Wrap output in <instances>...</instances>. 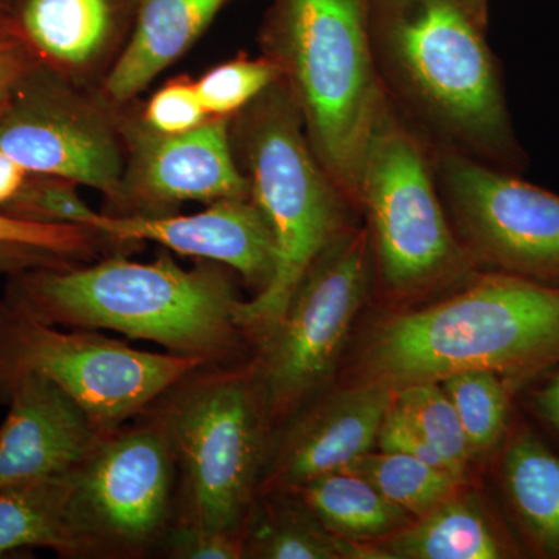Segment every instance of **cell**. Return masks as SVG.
Segmentation results:
<instances>
[{
	"label": "cell",
	"mask_w": 559,
	"mask_h": 559,
	"mask_svg": "<svg viewBox=\"0 0 559 559\" xmlns=\"http://www.w3.org/2000/svg\"><path fill=\"white\" fill-rule=\"evenodd\" d=\"M369 28L382 86L429 143L525 171L487 28L460 0H369Z\"/></svg>",
	"instance_id": "1"
},
{
	"label": "cell",
	"mask_w": 559,
	"mask_h": 559,
	"mask_svg": "<svg viewBox=\"0 0 559 559\" xmlns=\"http://www.w3.org/2000/svg\"><path fill=\"white\" fill-rule=\"evenodd\" d=\"M3 296L53 325L117 331L207 367L226 358L245 331L242 300L223 264L200 260L183 270L168 253L151 263L117 255L17 272Z\"/></svg>",
	"instance_id": "2"
},
{
	"label": "cell",
	"mask_w": 559,
	"mask_h": 559,
	"mask_svg": "<svg viewBox=\"0 0 559 559\" xmlns=\"http://www.w3.org/2000/svg\"><path fill=\"white\" fill-rule=\"evenodd\" d=\"M559 362V286L496 272L388 320L364 352L366 384L396 392L468 370L525 381Z\"/></svg>",
	"instance_id": "3"
},
{
	"label": "cell",
	"mask_w": 559,
	"mask_h": 559,
	"mask_svg": "<svg viewBox=\"0 0 559 559\" xmlns=\"http://www.w3.org/2000/svg\"><path fill=\"white\" fill-rule=\"evenodd\" d=\"M299 110L312 153L356 207L360 168L388 100L369 28V0H271L259 31Z\"/></svg>",
	"instance_id": "4"
},
{
	"label": "cell",
	"mask_w": 559,
	"mask_h": 559,
	"mask_svg": "<svg viewBox=\"0 0 559 559\" xmlns=\"http://www.w3.org/2000/svg\"><path fill=\"white\" fill-rule=\"evenodd\" d=\"M230 138L275 241L270 285L240 310L242 329L261 340L277 325L311 261L348 226L353 205L312 153L282 81L231 117Z\"/></svg>",
	"instance_id": "5"
},
{
	"label": "cell",
	"mask_w": 559,
	"mask_h": 559,
	"mask_svg": "<svg viewBox=\"0 0 559 559\" xmlns=\"http://www.w3.org/2000/svg\"><path fill=\"white\" fill-rule=\"evenodd\" d=\"M385 285L415 293L463 274L471 253L444 212L428 139L385 100L374 121L358 200Z\"/></svg>",
	"instance_id": "6"
},
{
	"label": "cell",
	"mask_w": 559,
	"mask_h": 559,
	"mask_svg": "<svg viewBox=\"0 0 559 559\" xmlns=\"http://www.w3.org/2000/svg\"><path fill=\"white\" fill-rule=\"evenodd\" d=\"M164 425L178 468V524L238 533L261 463L259 395L248 377L197 370L164 396Z\"/></svg>",
	"instance_id": "7"
},
{
	"label": "cell",
	"mask_w": 559,
	"mask_h": 559,
	"mask_svg": "<svg viewBox=\"0 0 559 559\" xmlns=\"http://www.w3.org/2000/svg\"><path fill=\"white\" fill-rule=\"evenodd\" d=\"M205 366L176 353L142 352L123 342L36 318L0 299V404L20 378L38 374L57 384L106 433L146 414L173 388Z\"/></svg>",
	"instance_id": "8"
},
{
	"label": "cell",
	"mask_w": 559,
	"mask_h": 559,
	"mask_svg": "<svg viewBox=\"0 0 559 559\" xmlns=\"http://www.w3.org/2000/svg\"><path fill=\"white\" fill-rule=\"evenodd\" d=\"M69 476L84 557H139L167 535L178 468L156 415L103 433Z\"/></svg>",
	"instance_id": "9"
},
{
	"label": "cell",
	"mask_w": 559,
	"mask_h": 559,
	"mask_svg": "<svg viewBox=\"0 0 559 559\" xmlns=\"http://www.w3.org/2000/svg\"><path fill=\"white\" fill-rule=\"evenodd\" d=\"M369 229L345 226L311 261L277 325L261 337L264 409L286 414L325 381L369 285Z\"/></svg>",
	"instance_id": "10"
},
{
	"label": "cell",
	"mask_w": 559,
	"mask_h": 559,
	"mask_svg": "<svg viewBox=\"0 0 559 559\" xmlns=\"http://www.w3.org/2000/svg\"><path fill=\"white\" fill-rule=\"evenodd\" d=\"M123 108L100 87L73 83L38 62L0 117V150L27 171L100 191L112 209L124 170Z\"/></svg>",
	"instance_id": "11"
},
{
	"label": "cell",
	"mask_w": 559,
	"mask_h": 559,
	"mask_svg": "<svg viewBox=\"0 0 559 559\" xmlns=\"http://www.w3.org/2000/svg\"><path fill=\"white\" fill-rule=\"evenodd\" d=\"M444 205L465 248L499 272L559 286V194L430 143Z\"/></svg>",
	"instance_id": "12"
},
{
	"label": "cell",
	"mask_w": 559,
	"mask_h": 559,
	"mask_svg": "<svg viewBox=\"0 0 559 559\" xmlns=\"http://www.w3.org/2000/svg\"><path fill=\"white\" fill-rule=\"evenodd\" d=\"M131 105L121 117L124 170L109 215H171L183 202L250 197L231 145L229 117H210L197 130L168 135L150 130Z\"/></svg>",
	"instance_id": "13"
},
{
	"label": "cell",
	"mask_w": 559,
	"mask_h": 559,
	"mask_svg": "<svg viewBox=\"0 0 559 559\" xmlns=\"http://www.w3.org/2000/svg\"><path fill=\"white\" fill-rule=\"evenodd\" d=\"M92 229L116 245L157 242L180 255L223 264L237 271L259 293L270 285L275 271L274 235L250 197L212 202L193 215L100 213Z\"/></svg>",
	"instance_id": "14"
},
{
	"label": "cell",
	"mask_w": 559,
	"mask_h": 559,
	"mask_svg": "<svg viewBox=\"0 0 559 559\" xmlns=\"http://www.w3.org/2000/svg\"><path fill=\"white\" fill-rule=\"evenodd\" d=\"M143 0H9L14 31L40 64L102 87L123 53Z\"/></svg>",
	"instance_id": "15"
},
{
	"label": "cell",
	"mask_w": 559,
	"mask_h": 559,
	"mask_svg": "<svg viewBox=\"0 0 559 559\" xmlns=\"http://www.w3.org/2000/svg\"><path fill=\"white\" fill-rule=\"evenodd\" d=\"M0 426V488L69 473L90 454L103 432L64 390L38 374L11 388Z\"/></svg>",
	"instance_id": "16"
},
{
	"label": "cell",
	"mask_w": 559,
	"mask_h": 559,
	"mask_svg": "<svg viewBox=\"0 0 559 559\" xmlns=\"http://www.w3.org/2000/svg\"><path fill=\"white\" fill-rule=\"evenodd\" d=\"M393 399V390L364 384L312 412L280 448L267 487L297 489L316 477L347 468L370 452Z\"/></svg>",
	"instance_id": "17"
},
{
	"label": "cell",
	"mask_w": 559,
	"mask_h": 559,
	"mask_svg": "<svg viewBox=\"0 0 559 559\" xmlns=\"http://www.w3.org/2000/svg\"><path fill=\"white\" fill-rule=\"evenodd\" d=\"M229 0H143L131 38L100 90L128 106L182 58Z\"/></svg>",
	"instance_id": "18"
},
{
	"label": "cell",
	"mask_w": 559,
	"mask_h": 559,
	"mask_svg": "<svg viewBox=\"0 0 559 559\" xmlns=\"http://www.w3.org/2000/svg\"><path fill=\"white\" fill-rule=\"evenodd\" d=\"M69 473L0 488V557L25 547H44L61 557H84Z\"/></svg>",
	"instance_id": "19"
},
{
	"label": "cell",
	"mask_w": 559,
	"mask_h": 559,
	"mask_svg": "<svg viewBox=\"0 0 559 559\" xmlns=\"http://www.w3.org/2000/svg\"><path fill=\"white\" fill-rule=\"evenodd\" d=\"M503 487L530 544L559 557V455L530 430L511 437L502 460Z\"/></svg>",
	"instance_id": "20"
},
{
	"label": "cell",
	"mask_w": 559,
	"mask_h": 559,
	"mask_svg": "<svg viewBox=\"0 0 559 559\" xmlns=\"http://www.w3.org/2000/svg\"><path fill=\"white\" fill-rule=\"evenodd\" d=\"M507 551L479 507L454 495L393 533L382 554L406 559H496Z\"/></svg>",
	"instance_id": "21"
},
{
	"label": "cell",
	"mask_w": 559,
	"mask_h": 559,
	"mask_svg": "<svg viewBox=\"0 0 559 559\" xmlns=\"http://www.w3.org/2000/svg\"><path fill=\"white\" fill-rule=\"evenodd\" d=\"M308 511L344 539H374L409 524V513L390 502L373 485L347 471L325 474L301 485Z\"/></svg>",
	"instance_id": "22"
},
{
	"label": "cell",
	"mask_w": 559,
	"mask_h": 559,
	"mask_svg": "<svg viewBox=\"0 0 559 559\" xmlns=\"http://www.w3.org/2000/svg\"><path fill=\"white\" fill-rule=\"evenodd\" d=\"M344 471L362 477L390 502L418 516L454 496L462 481L450 471L399 452H367Z\"/></svg>",
	"instance_id": "23"
},
{
	"label": "cell",
	"mask_w": 559,
	"mask_h": 559,
	"mask_svg": "<svg viewBox=\"0 0 559 559\" xmlns=\"http://www.w3.org/2000/svg\"><path fill=\"white\" fill-rule=\"evenodd\" d=\"M465 430L471 455L484 457L502 443L509 430V382L491 370H468L441 381Z\"/></svg>",
	"instance_id": "24"
},
{
	"label": "cell",
	"mask_w": 559,
	"mask_h": 559,
	"mask_svg": "<svg viewBox=\"0 0 559 559\" xmlns=\"http://www.w3.org/2000/svg\"><path fill=\"white\" fill-rule=\"evenodd\" d=\"M396 409L403 412L447 469L462 480L471 455L465 430L454 404L437 382H417L395 392Z\"/></svg>",
	"instance_id": "25"
},
{
	"label": "cell",
	"mask_w": 559,
	"mask_h": 559,
	"mask_svg": "<svg viewBox=\"0 0 559 559\" xmlns=\"http://www.w3.org/2000/svg\"><path fill=\"white\" fill-rule=\"evenodd\" d=\"M255 551L270 559L380 558V550L340 538L300 514H280L257 535Z\"/></svg>",
	"instance_id": "26"
},
{
	"label": "cell",
	"mask_w": 559,
	"mask_h": 559,
	"mask_svg": "<svg viewBox=\"0 0 559 559\" xmlns=\"http://www.w3.org/2000/svg\"><path fill=\"white\" fill-rule=\"evenodd\" d=\"M278 80V69L270 58L238 55L205 72L197 80V90L210 117L231 119Z\"/></svg>",
	"instance_id": "27"
},
{
	"label": "cell",
	"mask_w": 559,
	"mask_h": 559,
	"mask_svg": "<svg viewBox=\"0 0 559 559\" xmlns=\"http://www.w3.org/2000/svg\"><path fill=\"white\" fill-rule=\"evenodd\" d=\"M79 183L28 171L13 200L0 209L3 215L39 224L91 227L100 213L92 210L79 193Z\"/></svg>",
	"instance_id": "28"
},
{
	"label": "cell",
	"mask_w": 559,
	"mask_h": 559,
	"mask_svg": "<svg viewBox=\"0 0 559 559\" xmlns=\"http://www.w3.org/2000/svg\"><path fill=\"white\" fill-rule=\"evenodd\" d=\"M0 242L49 250L73 263L95 259L105 245H114L102 231L91 227L31 223L3 213H0Z\"/></svg>",
	"instance_id": "29"
},
{
	"label": "cell",
	"mask_w": 559,
	"mask_h": 559,
	"mask_svg": "<svg viewBox=\"0 0 559 559\" xmlns=\"http://www.w3.org/2000/svg\"><path fill=\"white\" fill-rule=\"evenodd\" d=\"M139 116L150 130L168 135L197 130L210 119L198 94L197 80L189 75L167 81L139 110Z\"/></svg>",
	"instance_id": "30"
},
{
	"label": "cell",
	"mask_w": 559,
	"mask_h": 559,
	"mask_svg": "<svg viewBox=\"0 0 559 559\" xmlns=\"http://www.w3.org/2000/svg\"><path fill=\"white\" fill-rule=\"evenodd\" d=\"M165 538L173 558L238 559L245 554V539L238 533L209 532L175 522Z\"/></svg>",
	"instance_id": "31"
},
{
	"label": "cell",
	"mask_w": 559,
	"mask_h": 559,
	"mask_svg": "<svg viewBox=\"0 0 559 559\" xmlns=\"http://www.w3.org/2000/svg\"><path fill=\"white\" fill-rule=\"evenodd\" d=\"M377 441L380 443L381 451L412 455L437 468L447 469L437 452L426 443L406 415L396 409L395 404H392L385 415Z\"/></svg>",
	"instance_id": "32"
},
{
	"label": "cell",
	"mask_w": 559,
	"mask_h": 559,
	"mask_svg": "<svg viewBox=\"0 0 559 559\" xmlns=\"http://www.w3.org/2000/svg\"><path fill=\"white\" fill-rule=\"evenodd\" d=\"M36 64L38 60L20 36L0 32V117L9 109L22 80Z\"/></svg>",
	"instance_id": "33"
},
{
	"label": "cell",
	"mask_w": 559,
	"mask_h": 559,
	"mask_svg": "<svg viewBox=\"0 0 559 559\" xmlns=\"http://www.w3.org/2000/svg\"><path fill=\"white\" fill-rule=\"evenodd\" d=\"M75 264L62 259L49 250L32 248V246L0 242V275H14L17 272L38 270V267L66 266Z\"/></svg>",
	"instance_id": "34"
},
{
	"label": "cell",
	"mask_w": 559,
	"mask_h": 559,
	"mask_svg": "<svg viewBox=\"0 0 559 559\" xmlns=\"http://www.w3.org/2000/svg\"><path fill=\"white\" fill-rule=\"evenodd\" d=\"M532 407L539 421L559 439V374L532 396Z\"/></svg>",
	"instance_id": "35"
},
{
	"label": "cell",
	"mask_w": 559,
	"mask_h": 559,
	"mask_svg": "<svg viewBox=\"0 0 559 559\" xmlns=\"http://www.w3.org/2000/svg\"><path fill=\"white\" fill-rule=\"evenodd\" d=\"M27 175L28 171L25 168L0 150V209L5 207L13 200Z\"/></svg>",
	"instance_id": "36"
},
{
	"label": "cell",
	"mask_w": 559,
	"mask_h": 559,
	"mask_svg": "<svg viewBox=\"0 0 559 559\" xmlns=\"http://www.w3.org/2000/svg\"><path fill=\"white\" fill-rule=\"evenodd\" d=\"M468 10L471 16L480 24L481 27L488 28L489 0H460Z\"/></svg>",
	"instance_id": "37"
},
{
	"label": "cell",
	"mask_w": 559,
	"mask_h": 559,
	"mask_svg": "<svg viewBox=\"0 0 559 559\" xmlns=\"http://www.w3.org/2000/svg\"><path fill=\"white\" fill-rule=\"evenodd\" d=\"M0 32L14 33L16 35L10 17L9 0H0Z\"/></svg>",
	"instance_id": "38"
}]
</instances>
